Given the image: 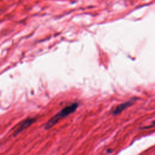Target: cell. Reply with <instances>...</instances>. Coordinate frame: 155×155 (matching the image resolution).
Listing matches in <instances>:
<instances>
[{
  "label": "cell",
  "instance_id": "obj_1",
  "mask_svg": "<svg viewBox=\"0 0 155 155\" xmlns=\"http://www.w3.org/2000/svg\"><path fill=\"white\" fill-rule=\"evenodd\" d=\"M78 102H73L70 105L64 107L56 114H54L52 117H51L45 124V129L49 130L52 128L54 125H56L59 120L68 116L71 113H74L78 107Z\"/></svg>",
  "mask_w": 155,
  "mask_h": 155
},
{
  "label": "cell",
  "instance_id": "obj_2",
  "mask_svg": "<svg viewBox=\"0 0 155 155\" xmlns=\"http://www.w3.org/2000/svg\"><path fill=\"white\" fill-rule=\"evenodd\" d=\"M36 121V117H28V118L25 119V120H24L22 122H21L19 124L18 127L14 131L13 136L14 137L16 136L18 134H19L21 132H22L24 130L27 129L28 127H29L31 125H32Z\"/></svg>",
  "mask_w": 155,
  "mask_h": 155
},
{
  "label": "cell",
  "instance_id": "obj_3",
  "mask_svg": "<svg viewBox=\"0 0 155 155\" xmlns=\"http://www.w3.org/2000/svg\"><path fill=\"white\" fill-rule=\"evenodd\" d=\"M137 97H133L131 99H130L129 101L124 102V103H122L120 104H119V105L116 106L113 110L112 111V114L113 116H116L119 114H120V113H122L124 110H125L127 108H128V107L132 105L133 104V103L136 101V100H137Z\"/></svg>",
  "mask_w": 155,
  "mask_h": 155
},
{
  "label": "cell",
  "instance_id": "obj_4",
  "mask_svg": "<svg viewBox=\"0 0 155 155\" xmlns=\"http://www.w3.org/2000/svg\"><path fill=\"white\" fill-rule=\"evenodd\" d=\"M155 127V120L153 122V123L148 127H143L142 128H152V127Z\"/></svg>",
  "mask_w": 155,
  "mask_h": 155
}]
</instances>
